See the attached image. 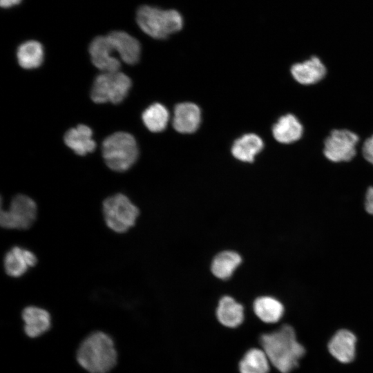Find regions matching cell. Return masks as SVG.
I'll return each instance as SVG.
<instances>
[{"label":"cell","instance_id":"cell-1","mask_svg":"<svg viewBox=\"0 0 373 373\" xmlns=\"http://www.w3.org/2000/svg\"><path fill=\"white\" fill-rule=\"evenodd\" d=\"M258 342L271 365L280 373H289L294 370L305 352L296 338L294 329L287 324L262 334Z\"/></svg>","mask_w":373,"mask_h":373},{"label":"cell","instance_id":"cell-2","mask_svg":"<svg viewBox=\"0 0 373 373\" xmlns=\"http://www.w3.org/2000/svg\"><path fill=\"white\" fill-rule=\"evenodd\" d=\"M75 356L78 365L88 373H109L118 360L113 339L99 330L90 333L82 341Z\"/></svg>","mask_w":373,"mask_h":373},{"label":"cell","instance_id":"cell-3","mask_svg":"<svg viewBox=\"0 0 373 373\" xmlns=\"http://www.w3.org/2000/svg\"><path fill=\"white\" fill-rule=\"evenodd\" d=\"M136 21L144 32L157 39H165L180 31L183 26L182 17L177 10L151 6L138 8Z\"/></svg>","mask_w":373,"mask_h":373},{"label":"cell","instance_id":"cell-4","mask_svg":"<svg viewBox=\"0 0 373 373\" xmlns=\"http://www.w3.org/2000/svg\"><path fill=\"white\" fill-rule=\"evenodd\" d=\"M138 146L134 137L126 132H117L102 143V155L107 166L117 172L128 170L138 157Z\"/></svg>","mask_w":373,"mask_h":373},{"label":"cell","instance_id":"cell-5","mask_svg":"<svg viewBox=\"0 0 373 373\" xmlns=\"http://www.w3.org/2000/svg\"><path fill=\"white\" fill-rule=\"evenodd\" d=\"M102 213L105 223L111 230L124 233L135 225L140 211L126 195L118 193L104 200Z\"/></svg>","mask_w":373,"mask_h":373},{"label":"cell","instance_id":"cell-6","mask_svg":"<svg viewBox=\"0 0 373 373\" xmlns=\"http://www.w3.org/2000/svg\"><path fill=\"white\" fill-rule=\"evenodd\" d=\"M131 84V79L119 70L103 72L94 80L90 97L97 104H119L127 96Z\"/></svg>","mask_w":373,"mask_h":373},{"label":"cell","instance_id":"cell-7","mask_svg":"<svg viewBox=\"0 0 373 373\" xmlns=\"http://www.w3.org/2000/svg\"><path fill=\"white\" fill-rule=\"evenodd\" d=\"M37 205L35 200L24 194L15 195L8 209L1 208L0 224L6 229H28L35 222Z\"/></svg>","mask_w":373,"mask_h":373},{"label":"cell","instance_id":"cell-8","mask_svg":"<svg viewBox=\"0 0 373 373\" xmlns=\"http://www.w3.org/2000/svg\"><path fill=\"white\" fill-rule=\"evenodd\" d=\"M358 140V135L350 130H333L324 141L323 154L332 162H349L356 155Z\"/></svg>","mask_w":373,"mask_h":373},{"label":"cell","instance_id":"cell-9","mask_svg":"<svg viewBox=\"0 0 373 373\" xmlns=\"http://www.w3.org/2000/svg\"><path fill=\"white\" fill-rule=\"evenodd\" d=\"M115 51L108 37H96L90 44L89 53L93 65L102 72L118 71L121 63L113 55Z\"/></svg>","mask_w":373,"mask_h":373},{"label":"cell","instance_id":"cell-10","mask_svg":"<svg viewBox=\"0 0 373 373\" xmlns=\"http://www.w3.org/2000/svg\"><path fill=\"white\" fill-rule=\"evenodd\" d=\"M21 319L23 332L30 338H36L48 332L51 327V316L43 307L29 305L23 309Z\"/></svg>","mask_w":373,"mask_h":373},{"label":"cell","instance_id":"cell-11","mask_svg":"<svg viewBox=\"0 0 373 373\" xmlns=\"http://www.w3.org/2000/svg\"><path fill=\"white\" fill-rule=\"evenodd\" d=\"M37 263L36 255L32 251L19 246L10 248L3 259L5 271L12 278L22 276Z\"/></svg>","mask_w":373,"mask_h":373},{"label":"cell","instance_id":"cell-12","mask_svg":"<svg viewBox=\"0 0 373 373\" xmlns=\"http://www.w3.org/2000/svg\"><path fill=\"white\" fill-rule=\"evenodd\" d=\"M327 69L323 61L316 56L292 65L293 78L303 85H312L321 81L326 75Z\"/></svg>","mask_w":373,"mask_h":373},{"label":"cell","instance_id":"cell-13","mask_svg":"<svg viewBox=\"0 0 373 373\" xmlns=\"http://www.w3.org/2000/svg\"><path fill=\"white\" fill-rule=\"evenodd\" d=\"M201 122L200 108L191 102H183L175 106L173 126L181 133H192L198 130Z\"/></svg>","mask_w":373,"mask_h":373},{"label":"cell","instance_id":"cell-14","mask_svg":"<svg viewBox=\"0 0 373 373\" xmlns=\"http://www.w3.org/2000/svg\"><path fill=\"white\" fill-rule=\"evenodd\" d=\"M356 338L350 331L342 329L337 331L328 343V350L339 362L348 363L355 356Z\"/></svg>","mask_w":373,"mask_h":373},{"label":"cell","instance_id":"cell-15","mask_svg":"<svg viewBox=\"0 0 373 373\" xmlns=\"http://www.w3.org/2000/svg\"><path fill=\"white\" fill-rule=\"evenodd\" d=\"M107 37L124 62L133 65L139 61L141 46L135 38L124 31H113Z\"/></svg>","mask_w":373,"mask_h":373},{"label":"cell","instance_id":"cell-16","mask_svg":"<svg viewBox=\"0 0 373 373\" xmlns=\"http://www.w3.org/2000/svg\"><path fill=\"white\" fill-rule=\"evenodd\" d=\"M216 316L218 321L227 328H236L244 321V307L233 298L224 296L218 302Z\"/></svg>","mask_w":373,"mask_h":373},{"label":"cell","instance_id":"cell-17","mask_svg":"<svg viewBox=\"0 0 373 373\" xmlns=\"http://www.w3.org/2000/svg\"><path fill=\"white\" fill-rule=\"evenodd\" d=\"M64 142L79 155L91 153L96 147L91 128L84 124L69 129L64 135Z\"/></svg>","mask_w":373,"mask_h":373},{"label":"cell","instance_id":"cell-18","mask_svg":"<svg viewBox=\"0 0 373 373\" xmlns=\"http://www.w3.org/2000/svg\"><path fill=\"white\" fill-rule=\"evenodd\" d=\"M273 136L282 144H291L300 139L303 126L299 119L292 114L280 117L272 127Z\"/></svg>","mask_w":373,"mask_h":373},{"label":"cell","instance_id":"cell-19","mask_svg":"<svg viewBox=\"0 0 373 373\" xmlns=\"http://www.w3.org/2000/svg\"><path fill=\"white\" fill-rule=\"evenodd\" d=\"M253 309L256 316L267 324L278 322L284 314V306L281 302L267 296L257 298L254 302Z\"/></svg>","mask_w":373,"mask_h":373},{"label":"cell","instance_id":"cell-20","mask_svg":"<svg viewBox=\"0 0 373 373\" xmlns=\"http://www.w3.org/2000/svg\"><path fill=\"white\" fill-rule=\"evenodd\" d=\"M270 361L262 348L247 350L238 362L239 373H269Z\"/></svg>","mask_w":373,"mask_h":373},{"label":"cell","instance_id":"cell-21","mask_svg":"<svg viewBox=\"0 0 373 373\" xmlns=\"http://www.w3.org/2000/svg\"><path fill=\"white\" fill-rule=\"evenodd\" d=\"M264 146L262 139L256 134L248 133L236 140L233 144L231 153L238 160L252 162L255 156Z\"/></svg>","mask_w":373,"mask_h":373},{"label":"cell","instance_id":"cell-22","mask_svg":"<svg viewBox=\"0 0 373 373\" xmlns=\"http://www.w3.org/2000/svg\"><path fill=\"white\" fill-rule=\"evenodd\" d=\"M19 64L25 69L37 68L44 61V52L42 45L34 40L21 44L17 49Z\"/></svg>","mask_w":373,"mask_h":373},{"label":"cell","instance_id":"cell-23","mask_svg":"<svg viewBox=\"0 0 373 373\" xmlns=\"http://www.w3.org/2000/svg\"><path fill=\"white\" fill-rule=\"evenodd\" d=\"M241 262V256L238 253L225 251L214 258L211 264V271L218 278L228 279Z\"/></svg>","mask_w":373,"mask_h":373},{"label":"cell","instance_id":"cell-24","mask_svg":"<svg viewBox=\"0 0 373 373\" xmlns=\"http://www.w3.org/2000/svg\"><path fill=\"white\" fill-rule=\"evenodd\" d=\"M142 118L150 131L158 133L166 128L169 119V113L164 106L155 103L145 109Z\"/></svg>","mask_w":373,"mask_h":373},{"label":"cell","instance_id":"cell-25","mask_svg":"<svg viewBox=\"0 0 373 373\" xmlns=\"http://www.w3.org/2000/svg\"><path fill=\"white\" fill-rule=\"evenodd\" d=\"M363 157L373 165V135L368 137L362 146Z\"/></svg>","mask_w":373,"mask_h":373},{"label":"cell","instance_id":"cell-26","mask_svg":"<svg viewBox=\"0 0 373 373\" xmlns=\"http://www.w3.org/2000/svg\"><path fill=\"white\" fill-rule=\"evenodd\" d=\"M365 209L369 214L373 216V186L369 187L367 190L365 199Z\"/></svg>","mask_w":373,"mask_h":373},{"label":"cell","instance_id":"cell-27","mask_svg":"<svg viewBox=\"0 0 373 373\" xmlns=\"http://www.w3.org/2000/svg\"><path fill=\"white\" fill-rule=\"evenodd\" d=\"M21 0H0V4L2 8H10L19 4Z\"/></svg>","mask_w":373,"mask_h":373}]
</instances>
